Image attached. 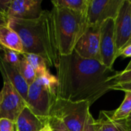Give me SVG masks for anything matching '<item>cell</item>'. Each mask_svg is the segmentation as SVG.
<instances>
[{
  "label": "cell",
  "mask_w": 131,
  "mask_h": 131,
  "mask_svg": "<svg viewBox=\"0 0 131 131\" xmlns=\"http://www.w3.org/2000/svg\"><path fill=\"white\" fill-rule=\"evenodd\" d=\"M114 91H130L131 92V81L127 83H122V84H117L113 86L111 89Z\"/></svg>",
  "instance_id": "25"
},
{
  "label": "cell",
  "mask_w": 131,
  "mask_h": 131,
  "mask_svg": "<svg viewBox=\"0 0 131 131\" xmlns=\"http://www.w3.org/2000/svg\"><path fill=\"white\" fill-rule=\"evenodd\" d=\"M131 113V92L125 91V96L120 107L113 112V118L115 121H124Z\"/></svg>",
  "instance_id": "18"
},
{
  "label": "cell",
  "mask_w": 131,
  "mask_h": 131,
  "mask_svg": "<svg viewBox=\"0 0 131 131\" xmlns=\"http://www.w3.org/2000/svg\"><path fill=\"white\" fill-rule=\"evenodd\" d=\"M24 55L33 68L37 78L41 77L49 71L48 64L42 57L35 54H24Z\"/></svg>",
  "instance_id": "17"
},
{
  "label": "cell",
  "mask_w": 131,
  "mask_h": 131,
  "mask_svg": "<svg viewBox=\"0 0 131 131\" xmlns=\"http://www.w3.org/2000/svg\"><path fill=\"white\" fill-rule=\"evenodd\" d=\"M58 85L57 77L50 71L41 77L36 78L35 81L29 85L27 104L34 114L43 117H50L58 97Z\"/></svg>",
  "instance_id": "4"
},
{
  "label": "cell",
  "mask_w": 131,
  "mask_h": 131,
  "mask_svg": "<svg viewBox=\"0 0 131 131\" xmlns=\"http://www.w3.org/2000/svg\"><path fill=\"white\" fill-rule=\"evenodd\" d=\"M124 71H131V60L129 62V64H127V66L125 68V69L124 70Z\"/></svg>",
  "instance_id": "30"
},
{
  "label": "cell",
  "mask_w": 131,
  "mask_h": 131,
  "mask_svg": "<svg viewBox=\"0 0 131 131\" xmlns=\"http://www.w3.org/2000/svg\"><path fill=\"white\" fill-rule=\"evenodd\" d=\"M116 84H122V83H127L131 81V71H119L115 78Z\"/></svg>",
  "instance_id": "23"
},
{
  "label": "cell",
  "mask_w": 131,
  "mask_h": 131,
  "mask_svg": "<svg viewBox=\"0 0 131 131\" xmlns=\"http://www.w3.org/2000/svg\"><path fill=\"white\" fill-rule=\"evenodd\" d=\"M0 45L18 53L25 54L19 35L8 25L0 27Z\"/></svg>",
  "instance_id": "15"
},
{
  "label": "cell",
  "mask_w": 131,
  "mask_h": 131,
  "mask_svg": "<svg viewBox=\"0 0 131 131\" xmlns=\"http://www.w3.org/2000/svg\"><path fill=\"white\" fill-rule=\"evenodd\" d=\"M115 21L117 58L131 39V0H123Z\"/></svg>",
  "instance_id": "10"
},
{
  "label": "cell",
  "mask_w": 131,
  "mask_h": 131,
  "mask_svg": "<svg viewBox=\"0 0 131 131\" xmlns=\"http://www.w3.org/2000/svg\"><path fill=\"white\" fill-rule=\"evenodd\" d=\"M130 44H131V39H130V41H129V43L127 44V45H130ZM127 46H126V47H127Z\"/></svg>",
  "instance_id": "31"
},
{
  "label": "cell",
  "mask_w": 131,
  "mask_h": 131,
  "mask_svg": "<svg viewBox=\"0 0 131 131\" xmlns=\"http://www.w3.org/2000/svg\"><path fill=\"white\" fill-rule=\"evenodd\" d=\"M18 70H19L21 76L24 78V79L25 80V81L28 83V85L31 84L35 81V79L37 78L36 74H35L33 68L29 64V62L28 61V60L26 59V58L24 54H22L21 62L18 66Z\"/></svg>",
  "instance_id": "19"
},
{
  "label": "cell",
  "mask_w": 131,
  "mask_h": 131,
  "mask_svg": "<svg viewBox=\"0 0 131 131\" xmlns=\"http://www.w3.org/2000/svg\"><path fill=\"white\" fill-rule=\"evenodd\" d=\"M95 124L97 131H129L125 121L114 120L113 111H101Z\"/></svg>",
  "instance_id": "14"
},
{
  "label": "cell",
  "mask_w": 131,
  "mask_h": 131,
  "mask_svg": "<svg viewBox=\"0 0 131 131\" xmlns=\"http://www.w3.org/2000/svg\"><path fill=\"white\" fill-rule=\"evenodd\" d=\"M8 25L19 35L25 54H38L45 60L48 66L55 68L59 54L51 11L43 10L35 19L9 18Z\"/></svg>",
  "instance_id": "2"
},
{
  "label": "cell",
  "mask_w": 131,
  "mask_h": 131,
  "mask_svg": "<svg viewBox=\"0 0 131 131\" xmlns=\"http://www.w3.org/2000/svg\"><path fill=\"white\" fill-rule=\"evenodd\" d=\"M48 125L52 131H70L64 123L59 118L50 116L48 119Z\"/></svg>",
  "instance_id": "21"
},
{
  "label": "cell",
  "mask_w": 131,
  "mask_h": 131,
  "mask_svg": "<svg viewBox=\"0 0 131 131\" xmlns=\"http://www.w3.org/2000/svg\"><path fill=\"white\" fill-rule=\"evenodd\" d=\"M49 117L36 115L27 106L18 115L16 121V131H39L48 124Z\"/></svg>",
  "instance_id": "13"
},
{
  "label": "cell",
  "mask_w": 131,
  "mask_h": 131,
  "mask_svg": "<svg viewBox=\"0 0 131 131\" xmlns=\"http://www.w3.org/2000/svg\"><path fill=\"white\" fill-rule=\"evenodd\" d=\"M0 54L6 62L18 68L22 57V54L10 50L0 45Z\"/></svg>",
  "instance_id": "20"
},
{
  "label": "cell",
  "mask_w": 131,
  "mask_h": 131,
  "mask_svg": "<svg viewBox=\"0 0 131 131\" xmlns=\"http://www.w3.org/2000/svg\"><path fill=\"white\" fill-rule=\"evenodd\" d=\"M120 56L124 58H131V44L123 49V51L120 53Z\"/></svg>",
  "instance_id": "27"
},
{
  "label": "cell",
  "mask_w": 131,
  "mask_h": 131,
  "mask_svg": "<svg viewBox=\"0 0 131 131\" xmlns=\"http://www.w3.org/2000/svg\"><path fill=\"white\" fill-rule=\"evenodd\" d=\"M8 17L5 13L0 10V27L8 25Z\"/></svg>",
  "instance_id": "26"
},
{
  "label": "cell",
  "mask_w": 131,
  "mask_h": 131,
  "mask_svg": "<svg viewBox=\"0 0 131 131\" xmlns=\"http://www.w3.org/2000/svg\"><path fill=\"white\" fill-rule=\"evenodd\" d=\"M0 72L3 80L10 82L27 103L29 85L21 76L18 68L6 62L0 54Z\"/></svg>",
  "instance_id": "12"
},
{
  "label": "cell",
  "mask_w": 131,
  "mask_h": 131,
  "mask_svg": "<svg viewBox=\"0 0 131 131\" xmlns=\"http://www.w3.org/2000/svg\"><path fill=\"white\" fill-rule=\"evenodd\" d=\"M90 0H53V5L66 8L87 16Z\"/></svg>",
  "instance_id": "16"
},
{
  "label": "cell",
  "mask_w": 131,
  "mask_h": 131,
  "mask_svg": "<svg viewBox=\"0 0 131 131\" xmlns=\"http://www.w3.org/2000/svg\"><path fill=\"white\" fill-rule=\"evenodd\" d=\"M87 101H71L57 97L51 115L61 119L70 131H84L90 113Z\"/></svg>",
  "instance_id": "5"
},
{
  "label": "cell",
  "mask_w": 131,
  "mask_h": 131,
  "mask_svg": "<svg viewBox=\"0 0 131 131\" xmlns=\"http://www.w3.org/2000/svg\"><path fill=\"white\" fill-rule=\"evenodd\" d=\"M96 120L94 118V117L90 114L88 115V120L86 121V124L84 127V131H97L96 130Z\"/></svg>",
  "instance_id": "24"
},
{
  "label": "cell",
  "mask_w": 131,
  "mask_h": 131,
  "mask_svg": "<svg viewBox=\"0 0 131 131\" xmlns=\"http://www.w3.org/2000/svg\"><path fill=\"white\" fill-rule=\"evenodd\" d=\"M41 3V0H10L6 15L8 18L35 19L40 16L43 11Z\"/></svg>",
  "instance_id": "11"
},
{
  "label": "cell",
  "mask_w": 131,
  "mask_h": 131,
  "mask_svg": "<svg viewBox=\"0 0 131 131\" xmlns=\"http://www.w3.org/2000/svg\"><path fill=\"white\" fill-rule=\"evenodd\" d=\"M124 121H125L126 125H127V127L129 131H131V113L127 117V119L124 120Z\"/></svg>",
  "instance_id": "28"
},
{
  "label": "cell",
  "mask_w": 131,
  "mask_h": 131,
  "mask_svg": "<svg viewBox=\"0 0 131 131\" xmlns=\"http://www.w3.org/2000/svg\"><path fill=\"white\" fill-rule=\"evenodd\" d=\"M101 25H89L79 38L74 51L82 58L101 62Z\"/></svg>",
  "instance_id": "7"
},
{
  "label": "cell",
  "mask_w": 131,
  "mask_h": 131,
  "mask_svg": "<svg viewBox=\"0 0 131 131\" xmlns=\"http://www.w3.org/2000/svg\"><path fill=\"white\" fill-rule=\"evenodd\" d=\"M0 131H16L15 122L7 118H0Z\"/></svg>",
  "instance_id": "22"
},
{
  "label": "cell",
  "mask_w": 131,
  "mask_h": 131,
  "mask_svg": "<svg viewBox=\"0 0 131 131\" xmlns=\"http://www.w3.org/2000/svg\"><path fill=\"white\" fill-rule=\"evenodd\" d=\"M101 62L108 68H113L117 58L115 21L107 19L101 24L100 38Z\"/></svg>",
  "instance_id": "8"
},
{
  "label": "cell",
  "mask_w": 131,
  "mask_h": 131,
  "mask_svg": "<svg viewBox=\"0 0 131 131\" xmlns=\"http://www.w3.org/2000/svg\"><path fill=\"white\" fill-rule=\"evenodd\" d=\"M55 68L57 96L71 101H87L90 106L116 84L119 72L98 61L82 58L74 51L69 55L59 56Z\"/></svg>",
  "instance_id": "1"
},
{
  "label": "cell",
  "mask_w": 131,
  "mask_h": 131,
  "mask_svg": "<svg viewBox=\"0 0 131 131\" xmlns=\"http://www.w3.org/2000/svg\"><path fill=\"white\" fill-rule=\"evenodd\" d=\"M123 0H90L87 19L89 25H101L107 19L115 20Z\"/></svg>",
  "instance_id": "9"
},
{
  "label": "cell",
  "mask_w": 131,
  "mask_h": 131,
  "mask_svg": "<svg viewBox=\"0 0 131 131\" xmlns=\"http://www.w3.org/2000/svg\"><path fill=\"white\" fill-rule=\"evenodd\" d=\"M51 12L59 56L69 55L88 25L87 16L56 5Z\"/></svg>",
  "instance_id": "3"
},
{
  "label": "cell",
  "mask_w": 131,
  "mask_h": 131,
  "mask_svg": "<svg viewBox=\"0 0 131 131\" xmlns=\"http://www.w3.org/2000/svg\"><path fill=\"white\" fill-rule=\"evenodd\" d=\"M27 106L26 101L12 84L3 80V87L0 91V118L15 122L21 111Z\"/></svg>",
  "instance_id": "6"
},
{
  "label": "cell",
  "mask_w": 131,
  "mask_h": 131,
  "mask_svg": "<svg viewBox=\"0 0 131 131\" xmlns=\"http://www.w3.org/2000/svg\"><path fill=\"white\" fill-rule=\"evenodd\" d=\"M39 131H52L51 130V127H50V126L48 124L47 126H45L43 129H41V130Z\"/></svg>",
  "instance_id": "29"
}]
</instances>
